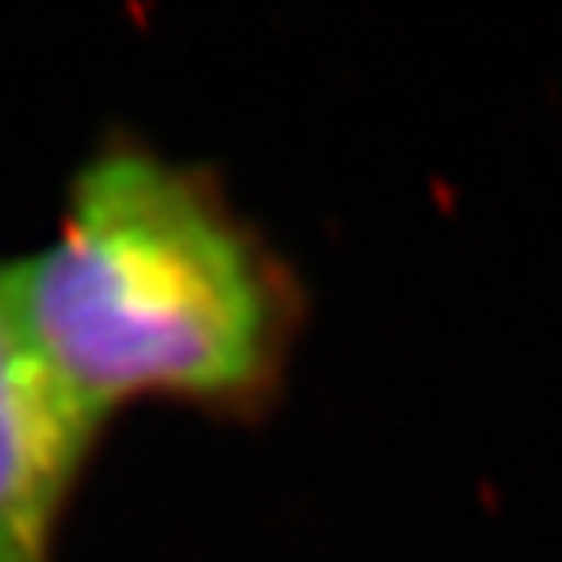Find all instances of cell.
<instances>
[{"mask_svg": "<svg viewBox=\"0 0 562 562\" xmlns=\"http://www.w3.org/2000/svg\"><path fill=\"white\" fill-rule=\"evenodd\" d=\"M9 283L59 387L88 422L130 404L255 417L280 396L301 329L288 262L222 180L109 138L76 171L55 234Z\"/></svg>", "mask_w": 562, "mask_h": 562, "instance_id": "6da1fadb", "label": "cell"}, {"mask_svg": "<svg viewBox=\"0 0 562 562\" xmlns=\"http://www.w3.org/2000/svg\"><path fill=\"white\" fill-rule=\"evenodd\" d=\"M97 434L38 355L0 262V562H50Z\"/></svg>", "mask_w": 562, "mask_h": 562, "instance_id": "7a4b0ae2", "label": "cell"}]
</instances>
